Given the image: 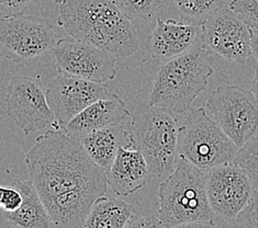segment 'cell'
Listing matches in <instances>:
<instances>
[{"label": "cell", "mask_w": 258, "mask_h": 228, "mask_svg": "<svg viewBox=\"0 0 258 228\" xmlns=\"http://www.w3.org/2000/svg\"><path fill=\"white\" fill-rule=\"evenodd\" d=\"M201 38L209 50L232 63L243 65L251 55L249 27L225 7L202 24Z\"/></svg>", "instance_id": "cell-12"}, {"label": "cell", "mask_w": 258, "mask_h": 228, "mask_svg": "<svg viewBox=\"0 0 258 228\" xmlns=\"http://www.w3.org/2000/svg\"><path fill=\"white\" fill-rule=\"evenodd\" d=\"M206 108L237 148L258 135V99L250 90L220 86L211 92Z\"/></svg>", "instance_id": "cell-7"}, {"label": "cell", "mask_w": 258, "mask_h": 228, "mask_svg": "<svg viewBox=\"0 0 258 228\" xmlns=\"http://www.w3.org/2000/svg\"><path fill=\"white\" fill-rule=\"evenodd\" d=\"M153 179L146 160L133 146L120 147L107 171L108 186L118 196H126L145 187Z\"/></svg>", "instance_id": "cell-15"}, {"label": "cell", "mask_w": 258, "mask_h": 228, "mask_svg": "<svg viewBox=\"0 0 258 228\" xmlns=\"http://www.w3.org/2000/svg\"><path fill=\"white\" fill-rule=\"evenodd\" d=\"M249 32H250L251 55H253L254 58L257 61V64H258V27L257 28H250L249 27Z\"/></svg>", "instance_id": "cell-28"}, {"label": "cell", "mask_w": 258, "mask_h": 228, "mask_svg": "<svg viewBox=\"0 0 258 228\" xmlns=\"http://www.w3.org/2000/svg\"><path fill=\"white\" fill-rule=\"evenodd\" d=\"M206 186L214 215L224 219L234 220L253 194L247 175L233 162L206 170Z\"/></svg>", "instance_id": "cell-11"}, {"label": "cell", "mask_w": 258, "mask_h": 228, "mask_svg": "<svg viewBox=\"0 0 258 228\" xmlns=\"http://www.w3.org/2000/svg\"><path fill=\"white\" fill-rule=\"evenodd\" d=\"M5 104L9 118L26 135L46 127L60 128L48 106L40 76L12 77L7 88Z\"/></svg>", "instance_id": "cell-9"}, {"label": "cell", "mask_w": 258, "mask_h": 228, "mask_svg": "<svg viewBox=\"0 0 258 228\" xmlns=\"http://www.w3.org/2000/svg\"><path fill=\"white\" fill-rule=\"evenodd\" d=\"M237 146L205 108L190 111L178 132V155L202 170L232 163Z\"/></svg>", "instance_id": "cell-6"}, {"label": "cell", "mask_w": 258, "mask_h": 228, "mask_svg": "<svg viewBox=\"0 0 258 228\" xmlns=\"http://www.w3.org/2000/svg\"><path fill=\"white\" fill-rule=\"evenodd\" d=\"M250 91L253 92L254 96L258 99V66H256L255 71H254V77H253V80H251Z\"/></svg>", "instance_id": "cell-29"}, {"label": "cell", "mask_w": 258, "mask_h": 228, "mask_svg": "<svg viewBox=\"0 0 258 228\" xmlns=\"http://www.w3.org/2000/svg\"><path fill=\"white\" fill-rule=\"evenodd\" d=\"M51 2L52 3H55V4H62V3H64L65 2V0H51Z\"/></svg>", "instance_id": "cell-30"}, {"label": "cell", "mask_w": 258, "mask_h": 228, "mask_svg": "<svg viewBox=\"0 0 258 228\" xmlns=\"http://www.w3.org/2000/svg\"><path fill=\"white\" fill-rule=\"evenodd\" d=\"M230 9L248 27H258V0H232Z\"/></svg>", "instance_id": "cell-23"}, {"label": "cell", "mask_w": 258, "mask_h": 228, "mask_svg": "<svg viewBox=\"0 0 258 228\" xmlns=\"http://www.w3.org/2000/svg\"><path fill=\"white\" fill-rule=\"evenodd\" d=\"M132 118L131 111L121 98L111 94L93 102L62 128L73 137L81 138L96 129L113 124H124Z\"/></svg>", "instance_id": "cell-16"}, {"label": "cell", "mask_w": 258, "mask_h": 228, "mask_svg": "<svg viewBox=\"0 0 258 228\" xmlns=\"http://www.w3.org/2000/svg\"><path fill=\"white\" fill-rule=\"evenodd\" d=\"M22 194L20 190L14 184L9 187H4V192L0 201V209L5 212H14L21 205Z\"/></svg>", "instance_id": "cell-25"}, {"label": "cell", "mask_w": 258, "mask_h": 228, "mask_svg": "<svg viewBox=\"0 0 258 228\" xmlns=\"http://www.w3.org/2000/svg\"><path fill=\"white\" fill-rule=\"evenodd\" d=\"M26 164L54 227H84L91 206L107 193V171L62 128L39 135Z\"/></svg>", "instance_id": "cell-1"}, {"label": "cell", "mask_w": 258, "mask_h": 228, "mask_svg": "<svg viewBox=\"0 0 258 228\" xmlns=\"http://www.w3.org/2000/svg\"><path fill=\"white\" fill-rule=\"evenodd\" d=\"M229 0H175L178 14L185 22L202 26L208 18L224 8Z\"/></svg>", "instance_id": "cell-20"}, {"label": "cell", "mask_w": 258, "mask_h": 228, "mask_svg": "<svg viewBox=\"0 0 258 228\" xmlns=\"http://www.w3.org/2000/svg\"><path fill=\"white\" fill-rule=\"evenodd\" d=\"M134 214V207L130 203L120 198H107L104 195L91 206L84 227L123 228Z\"/></svg>", "instance_id": "cell-19"}, {"label": "cell", "mask_w": 258, "mask_h": 228, "mask_svg": "<svg viewBox=\"0 0 258 228\" xmlns=\"http://www.w3.org/2000/svg\"><path fill=\"white\" fill-rule=\"evenodd\" d=\"M158 218L164 227L214 226L206 186V170L181 157L158 189Z\"/></svg>", "instance_id": "cell-4"}, {"label": "cell", "mask_w": 258, "mask_h": 228, "mask_svg": "<svg viewBox=\"0 0 258 228\" xmlns=\"http://www.w3.org/2000/svg\"><path fill=\"white\" fill-rule=\"evenodd\" d=\"M211 51L201 40L179 56L165 60L155 73L150 107L173 114L187 112L213 75Z\"/></svg>", "instance_id": "cell-3"}, {"label": "cell", "mask_w": 258, "mask_h": 228, "mask_svg": "<svg viewBox=\"0 0 258 228\" xmlns=\"http://www.w3.org/2000/svg\"><path fill=\"white\" fill-rule=\"evenodd\" d=\"M126 227H164L162 221L159 220L158 216H143L138 217L137 215H133L131 219L128 220Z\"/></svg>", "instance_id": "cell-27"}, {"label": "cell", "mask_w": 258, "mask_h": 228, "mask_svg": "<svg viewBox=\"0 0 258 228\" xmlns=\"http://www.w3.org/2000/svg\"><path fill=\"white\" fill-rule=\"evenodd\" d=\"M57 24L74 39L90 43L115 58L139 50L138 32L112 0H65Z\"/></svg>", "instance_id": "cell-2"}, {"label": "cell", "mask_w": 258, "mask_h": 228, "mask_svg": "<svg viewBox=\"0 0 258 228\" xmlns=\"http://www.w3.org/2000/svg\"><path fill=\"white\" fill-rule=\"evenodd\" d=\"M233 163L245 171L253 191L258 192V135L239 147Z\"/></svg>", "instance_id": "cell-22"}, {"label": "cell", "mask_w": 258, "mask_h": 228, "mask_svg": "<svg viewBox=\"0 0 258 228\" xmlns=\"http://www.w3.org/2000/svg\"><path fill=\"white\" fill-rule=\"evenodd\" d=\"M234 220L235 225L239 227L258 228V192L253 191L248 204Z\"/></svg>", "instance_id": "cell-24"}, {"label": "cell", "mask_w": 258, "mask_h": 228, "mask_svg": "<svg viewBox=\"0 0 258 228\" xmlns=\"http://www.w3.org/2000/svg\"><path fill=\"white\" fill-rule=\"evenodd\" d=\"M52 55L59 73L96 83L115 77V57L90 43L62 38L52 47Z\"/></svg>", "instance_id": "cell-10"}, {"label": "cell", "mask_w": 258, "mask_h": 228, "mask_svg": "<svg viewBox=\"0 0 258 228\" xmlns=\"http://www.w3.org/2000/svg\"><path fill=\"white\" fill-rule=\"evenodd\" d=\"M201 40V26L173 19H156V26L147 36L146 48L151 56L165 61L186 53Z\"/></svg>", "instance_id": "cell-14"}, {"label": "cell", "mask_w": 258, "mask_h": 228, "mask_svg": "<svg viewBox=\"0 0 258 228\" xmlns=\"http://www.w3.org/2000/svg\"><path fill=\"white\" fill-rule=\"evenodd\" d=\"M45 94L57 124L63 128L84 109L112 92L103 83L59 73L47 84Z\"/></svg>", "instance_id": "cell-13"}, {"label": "cell", "mask_w": 258, "mask_h": 228, "mask_svg": "<svg viewBox=\"0 0 258 228\" xmlns=\"http://www.w3.org/2000/svg\"><path fill=\"white\" fill-rule=\"evenodd\" d=\"M56 43L53 22L27 14L0 19V57L14 63L31 60Z\"/></svg>", "instance_id": "cell-8"}, {"label": "cell", "mask_w": 258, "mask_h": 228, "mask_svg": "<svg viewBox=\"0 0 258 228\" xmlns=\"http://www.w3.org/2000/svg\"><path fill=\"white\" fill-rule=\"evenodd\" d=\"M20 190L22 203L14 212L0 209V227L9 228H48L54 227L32 181L21 180L12 183Z\"/></svg>", "instance_id": "cell-17"}, {"label": "cell", "mask_w": 258, "mask_h": 228, "mask_svg": "<svg viewBox=\"0 0 258 228\" xmlns=\"http://www.w3.org/2000/svg\"><path fill=\"white\" fill-rule=\"evenodd\" d=\"M112 2L130 20L149 24L164 0H112Z\"/></svg>", "instance_id": "cell-21"}, {"label": "cell", "mask_w": 258, "mask_h": 228, "mask_svg": "<svg viewBox=\"0 0 258 228\" xmlns=\"http://www.w3.org/2000/svg\"><path fill=\"white\" fill-rule=\"evenodd\" d=\"M78 139L89 157L106 171L111 167L120 147L133 146L130 128L124 124H113L96 129Z\"/></svg>", "instance_id": "cell-18"}, {"label": "cell", "mask_w": 258, "mask_h": 228, "mask_svg": "<svg viewBox=\"0 0 258 228\" xmlns=\"http://www.w3.org/2000/svg\"><path fill=\"white\" fill-rule=\"evenodd\" d=\"M128 128L133 147L143 154L153 178H167L179 158V126L173 113L150 107L132 114Z\"/></svg>", "instance_id": "cell-5"}, {"label": "cell", "mask_w": 258, "mask_h": 228, "mask_svg": "<svg viewBox=\"0 0 258 228\" xmlns=\"http://www.w3.org/2000/svg\"><path fill=\"white\" fill-rule=\"evenodd\" d=\"M33 0H0V19L26 14Z\"/></svg>", "instance_id": "cell-26"}, {"label": "cell", "mask_w": 258, "mask_h": 228, "mask_svg": "<svg viewBox=\"0 0 258 228\" xmlns=\"http://www.w3.org/2000/svg\"><path fill=\"white\" fill-rule=\"evenodd\" d=\"M3 192H4V187L0 186V201H2V195H3Z\"/></svg>", "instance_id": "cell-31"}]
</instances>
